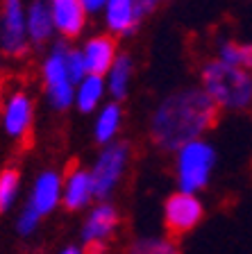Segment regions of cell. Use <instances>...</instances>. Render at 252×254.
<instances>
[{
	"mask_svg": "<svg viewBox=\"0 0 252 254\" xmlns=\"http://www.w3.org/2000/svg\"><path fill=\"white\" fill-rule=\"evenodd\" d=\"M218 114V107L200 86H182L157 102L148 121V138L162 152H177L186 143L207 138Z\"/></svg>",
	"mask_w": 252,
	"mask_h": 254,
	"instance_id": "obj_1",
	"label": "cell"
},
{
	"mask_svg": "<svg viewBox=\"0 0 252 254\" xmlns=\"http://www.w3.org/2000/svg\"><path fill=\"white\" fill-rule=\"evenodd\" d=\"M200 89L211 98L218 111H250L252 109V73L234 68L209 57L198 68Z\"/></svg>",
	"mask_w": 252,
	"mask_h": 254,
	"instance_id": "obj_2",
	"label": "cell"
},
{
	"mask_svg": "<svg viewBox=\"0 0 252 254\" xmlns=\"http://www.w3.org/2000/svg\"><path fill=\"white\" fill-rule=\"evenodd\" d=\"M218 152L209 138H198L173 152V173H175V190L200 195L211 184Z\"/></svg>",
	"mask_w": 252,
	"mask_h": 254,
	"instance_id": "obj_3",
	"label": "cell"
},
{
	"mask_svg": "<svg viewBox=\"0 0 252 254\" xmlns=\"http://www.w3.org/2000/svg\"><path fill=\"white\" fill-rule=\"evenodd\" d=\"M71 43L55 41L46 50L39 64V77H41V89L48 107L53 111H69L73 109L75 98V79L71 77L69 66H66V53Z\"/></svg>",
	"mask_w": 252,
	"mask_h": 254,
	"instance_id": "obj_4",
	"label": "cell"
},
{
	"mask_svg": "<svg viewBox=\"0 0 252 254\" xmlns=\"http://www.w3.org/2000/svg\"><path fill=\"white\" fill-rule=\"evenodd\" d=\"M132 164V145L127 141H114L100 148L89 166V175L93 182L95 200H111L118 186L123 184Z\"/></svg>",
	"mask_w": 252,
	"mask_h": 254,
	"instance_id": "obj_5",
	"label": "cell"
},
{
	"mask_svg": "<svg viewBox=\"0 0 252 254\" xmlns=\"http://www.w3.org/2000/svg\"><path fill=\"white\" fill-rule=\"evenodd\" d=\"M121 229V211L111 200H95L80 222V245L86 254H98L107 248Z\"/></svg>",
	"mask_w": 252,
	"mask_h": 254,
	"instance_id": "obj_6",
	"label": "cell"
},
{
	"mask_svg": "<svg viewBox=\"0 0 252 254\" xmlns=\"http://www.w3.org/2000/svg\"><path fill=\"white\" fill-rule=\"evenodd\" d=\"M157 9V0H107L100 21L107 34L118 41V39L134 37L143 21L150 18Z\"/></svg>",
	"mask_w": 252,
	"mask_h": 254,
	"instance_id": "obj_7",
	"label": "cell"
},
{
	"mask_svg": "<svg viewBox=\"0 0 252 254\" xmlns=\"http://www.w3.org/2000/svg\"><path fill=\"white\" fill-rule=\"evenodd\" d=\"M32 46L25 30V2L5 0L0 5V55L11 62L25 59Z\"/></svg>",
	"mask_w": 252,
	"mask_h": 254,
	"instance_id": "obj_8",
	"label": "cell"
},
{
	"mask_svg": "<svg viewBox=\"0 0 252 254\" xmlns=\"http://www.w3.org/2000/svg\"><path fill=\"white\" fill-rule=\"evenodd\" d=\"M34 114L37 105L30 91L16 86L2 98L0 105V129L11 141H25L34 127Z\"/></svg>",
	"mask_w": 252,
	"mask_h": 254,
	"instance_id": "obj_9",
	"label": "cell"
},
{
	"mask_svg": "<svg viewBox=\"0 0 252 254\" xmlns=\"http://www.w3.org/2000/svg\"><path fill=\"white\" fill-rule=\"evenodd\" d=\"M162 216H164V227H166V232L170 236H184V234H191L202 222L205 202H202L200 195H193V193L173 190L164 200Z\"/></svg>",
	"mask_w": 252,
	"mask_h": 254,
	"instance_id": "obj_10",
	"label": "cell"
},
{
	"mask_svg": "<svg viewBox=\"0 0 252 254\" xmlns=\"http://www.w3.org/2000/svg\"><path fill=\"white\" fill-rule=\"evenodd\" d=\"M64 173L57 168H46L32 180L25 197V206L41 218H48L62 206Z\"/></svg>",
	"mask_w": 252,
	"mask_h": 254,
	"instance_id": "obj_11",
	"label": "cell"
},
{
	"mask_svg": "<svg viewBox=\"0 0 252 254\" xmlns=\"http://www.w3.org/2000/svg\"><path fill=\"white\" fill-rule=\"evenodd\" d=\"M95 202V190L91 182L89 168L84 166H71L64 173L62 184V206L69 213H86Z\"/></svg>",
	"mask_w": 252,
	"mask_h": 254,
	"instance_id": "obj_12",
	"label": "cell"
},
{
	"mask_svg": "<svg viewBox=\"0 0 252 254\" xmlns=\"http://www.w3.org/2000/svg\"><path fill=\"white\" fill-rule=\"evenodd\" d=\"M50 11H53L57 41L73 46V41L84 37L89 27V16L84 14L82 0H50Z\"/></svg>",
	"mask_w": 252,
	"mask_h": 254,
	"instance_id": "obj_13",
	"label": "cell"
},
{
	"mask_svg": "<svg viewBox=\"0 0 252 254\" xmlns=\"http://www.w3.org/2000/svg\"><path fill=\"white\" fill-rule=\"evenodd\" d=\"M80 53H82L84 64H86V73L105 77L107 70L111 68V64L116 62V57L121 55V46L107 32H93L89 37H84Z\"/></svg>",
	"mask_w": 252,
	"mask_h": 254,
	"instance_id": "obj_14",
	"label": "cell"
},
{
	"mask_svg": "<svg viewBox=\"0 0 252 254\" xmlns=\"http://www.w3.org/2000/svg\"><path fill=\"white\" fill-rule=\"evenodd\" d=\"M25 30L30 46L41 50L50 48L57 41V32L53 23V11H50V0H32L25 2Z\"/></svg>",
	"mask_w": 252,
	"mask_h": 254,
	"instance_id": "obj_15",
	"label": "cell"
},
{
	"mask_svg": "<svg viewBox=\"0 0 252 254\" xmlns=\"http://www.w3.org/2000/svg\"><path fill=\"white\" fill-rule=\"evenodd\" d=\"M125 123V111H123L121 102L107 100L105 105L100 107L93 114V125H91V136L98 143L100 148H105L109 143L118 141V134L123 129Z\"/></svg>",
	"mask_w": 252,
	"mask_h": 254,
	"instance_id": "obj_16",
	"label": "cell"
},
{
	"mask_svg": "<svg viewBox=\"0 0 252 254\" xmlns=\"http://www.w3.org/2000/svg\"><path fill=\"white\" fill-rule=\"evenodd\" d=\"M132 82H134V59H132V55L121 50V55L116 57V62L111 64V68L105 75L109 100L114 102L127 100V95L132 91Z\"/></svg>",
	"mask_w": 252,
	"mask_h": 254,
	"instance_id": "obj_17",
	"label": "cell"
},
{
	"mask_svg": "<svg viewBox=\"0 0 252 254\" xmlns=\"http://www.w3.org/2000/svg\"><path fill=\"white\" fill-rule=\"evenodd\" d=\"M107 84L105 77L100 75H86L84 79H80L75 84V98L73 107L80 114H95L100 107L107 102Z\"/></svg>",
	"mask_w": 252,
	"mask_h": 254,
	"instance_id": "obj_18",
	"label": "cell"
},
{
	"mask_svg": "<svg viewBox=\"0 0 252 254\" xmlns=\"http://www.w3.org/2000/svg\"><path fill=\"white\" fill-rule=\"evenodd\" d=\"M218 62L234 66V68H243L252 73V41H239V39H221L216 43V55Z\"/></svg>",
	"mask_w": 252,
	"mask_h": 254,
	"instance_id": "obj_19",
	"label": "cell"
},
{
	"mask_svg": "<svg viewBox=\"0 0 252 254\" xmlns=\"http://www.w3.org/2000/svg\"><path fill=\"white\" fill-rule=\"evenodd\" d=\"M21 189H23L21 170L14 168V166H5L0 170V216L9 213L16 206V202L21 197Z\"/></svg>",
	"mask_w": 252,
	"mask_h": 254,
	"instance_id": "obj_20",
	"label": "cell"
},
{
	"mask_svg": "<svg viewBox=\"0 0 252 254\" xmlns=\"http://www.w3.org/2000/svg\"><path fill=\"white\" fill-rule=\"evenodd\" d=\"M127 254H182L170 236H143L130 245Z\"/></svg>",
	"mask_w": 252,
	"mask_h": 254,
	"instance_id": "obj_21",
	"label": "cell"
},
{
	"mask_svg": "<svg viewBox=\"0 0 252 254\" xmlns=\"http://www.w3.org/2000/svg\"><path fill=\"white\" fill-rule=\"evenodd\" d=\"M41 222H43L41 216H37V213L32 211V209H27V206L23 204V209L16 213L14 229H16V234H18L21 238H30V236H34V234L39 232Z\"/></svg>",
	"mask_w": 252,
	"mask_h": 254,
	"instance_id": "obj_22",
	"label": "cell"
},
{
	"mask_svg": "<svg viewBox=\"0 0 252 254\" xmlns=\"http://www.w3.org/2000/svg\"><path fill=\"white\" fill-rule=\"evenodd\" d=\"M66 66H69V73H71V77L75 79V84L89 75L86 73L84 57H82V53H80V46H69V53H66Z\"/></svg>",
	"mask_w": 252,
	"mask_h": 254,
	"instance_id": "obj_23",
	"label": "cell"
},
{
	"mask_svg": "<svg viewBox=\"0 0 252 254\" xmlns=\"http://www.w3.org/2000/svg\"><path fill=\"white\" fill-rule=\"evenodd\" d=\"M105 5L107 0H82V7H84V14L91 18H100L102 16V11H105Z\"/></svg>",
	"mask_w": 252,
	"mask_h": 254,
	"instance_id": "obj_24",
	"label": "cell"
},
{
	"mask_svg": "<svg viewBox=\"0 0 252 254\" xmlns=\"http://www.w3.org/2000/svg\"><path fill=\"white\" fill-rule=\"evenodd\" d=\"M57 254H86V250H84L80 243H69V245H64Z\"/></svg>",
	"mask_w": 252,
	"mask_h": 254,
	"instance_id": "obj_25",
	"label": "cell"
},
{
	"mask_svg": "<svg viewBox=\"0 0 252 254\" xmlns=\"http://www.w3.org/2000/svg\"><path fill=\"white\" fill-rule=\"evenodd\" d=\"M0 73H2V68H0Z\"/></svg>",
	"mask_w": 252,
	"mask_h": 254,
	"instance_id": "obj_26",
	"label": "cell"
}]
</instances>
